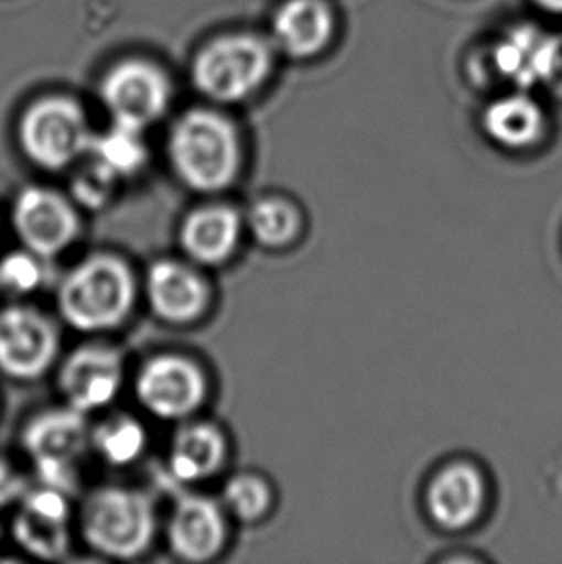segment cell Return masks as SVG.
<instances>
[{
    "label": "cell",
    "mask_w": 562,
    "mask_h": 564,
    "mask_svg": "<svg viewBox=\"0 0 562 564\" xmlns=\"http://www.w3.org/2000/svg\"><path fill=\"white\" fill-rule=\"evenodd\" d=\"M139 282L130 262L116 252H93L64 274L56 306L69 328L97 336L122 328L138 305Z\"/></svg>",
    "instance_id": "cell-1"
},
{
    "label": "cell",
    "mask_w": 562,
    "mask_h": 564,
    "mask_svg": "<svg viewBox=\"0 0 562 564\" xmlns=\"http://www.w3.org/2000/svg\"><path fill=\"white\" fill-rule=\"evenodd\" d=\"M167 161L175 180L197 195L231 189L244 169L236 126L213 110L183 115L167 138Z\"/></svg>",
    "instance_id": "cell-2"
},
{
    "label": "cell",
    "mask_w": 562,
    "mask_h": 564,
    "mask_svg": "<svg viewBox=\"0 0 562 564\" xmlns=\"http://www.w3.org/2000/svg\"><path fill=\"white\" fill-rule=\"evenodd\" d=\"M77 527L93 553L115 561H136L152 550L159 517L152 497L143 489L102 486L85 496Z\"/></svg>",
    "instance_id": "cell-3"
},
{
    "label": "cell",
    "mask_w": 562,
    "mask_h": 564,
    "mask_svg": "<svg viewBox=\"0 0 562 564\" xmlns=\"http://www.w3.org/2000/svg\"><path fill=\"white\" fill-rule=\"evenodd\" d=\"M20 443L41 486L76 496L82 481L79 460L91 449L87 414L68 404L37 412L23 424Z\"/></svg>",
    "instance_id": "cell-4"
},
{
    "label": "cell",
    "mask_w": 562,
    "mask_h": 564,
    "mask_svg": "<svg viewBox=\"0 0 562 564\" xmlns=\"http://www.w3.org/2000/svg\"><path fill=\"white\" fill-rule=\"evenodd\" d=\"M18 139L33 166L62 172L87 154L93 133L76 100L48 97L25 110Z\"/></svg>",
    "instance_id": "cell-5"
},
{
    "label": "cell",
    "mask_w": 562,
    "mask_h": 564,
    "mask_svg": "<svg viewBox=\"0 0 562 564\" xmlns=\"http://www.w3.org/2000/svg\"><path fill=\"white\" fill-rule=\"evenodd\" d=\"M133 391L139 406L162 422L195 419L210 397V380L201 362L182 352H159L139 367Z\"/></svg>",
    "instance_id": "cell-6"
},
{
    "label": "cell",
    "mask_w": 562,
    "mask_h": 564,
    "mask_svg": "<svg viewBox=\"0 0 562 564\" xmlns=\"http://www.w3.org/2000/svg\"><path fill=\"white\" fill-rule=\"evenodd\" d=\"M272 54L252 35H229L213 41L198 53L193 77L206 97L236 102L249 97L267 79Z\"/></svg>",
    "instance_id": "cell-7"
},
{
    "label": "cell",
    "mask_w": 562,
    "mask_h": 564,
    "mask_svg": "<svg viewBox=\"0 0 562 564\" xmlns=\"http://www.w3.org/2000/svg\"><path fill=\"white\" fill-rule=\"evenodd\" d=\"M12 228L23 249L39 259H58L82 236V214L69 195L46 185H28L12 203Z\"/></svg>",
    "instance_id": "cell-8"
},
{
    "label": "cell",
    "mask_w": 562,
    "mask_h": 564,
    "mask_svg": "<svg viewBox=\"0 0 562 564\" xmlns=\"http://www.w3.org/2000/svg\"><path fill=\"white\" fill-rule=\"evenodd\" d=\"M61 352V334L48 314L30 305L0 311V375L35 381L51 372Z\"/></svg>",
    "instance_id": "cell-9"
},
{
    "label": "cell",
    "mask_w": 562,
    "mask_h": 564,
    "mask_svg": "<svg viewBox=\"0 0 562 564\" xmlns=\"http://www.w3.org/2000/svg\"><path fill=\"white\" fill-rule=\"evenodd\" d=\"M126 380L123 355L115 345H79L62 360L56 386L64 404L84 414L105 411L115 403Z\"/></svg>",
    "instance_id": "cell-10"
},
{
    "label": "cell",
    "mask_w": 562,
    "mask_h": 564,
    "mask_svg": "<svg viewBox=\"0 0 562 564\" xmlns=\"http://www.w3.org/2000/svg\"><path fill=\"white\" fill-rule=\"evenodd\" d=\"M10 534L15 545L37 561H62L72 550V503L58 489L39 484L23 494Z\"/></svg>",
    "instance_id": "cell-11"
},
{
    "label": "cell",
    "mask_w": 562,
    "mask_h": 564,
    "mask_svg": "<svg viewBox=\"0 0 562 564\" xmlns=\"http://www.w3.org/2000/svg\"><path fill=\"white\" fill-rule=\"evenodd\" d=\"M203 268L187 259H159L144 274V299L151 313L170 326H191L213 306V285Z\"/></svg>",
    "instance_id": "cell-12"
},
{
    "label": "cell",
    "mask_w": 562,
    "mask_h": 564,
    "mask_svg": "<svg viewBox=\"0 0 562 564\" xmlns=\"http://www.w3.org/2000/svg\"><path fill=\"white\" fill-rule=\"evenodd\" d=\"M167 551L177 561L210 563L220 557L229 538V517L218 499L183 491L166 520Z\"/></svg>",
    "instance_id": "cell-13"
},
{
    "label": "cell",
    "mask_w": 562,
    "mask_h": 564,
    "mask_svg": "<svg viewBox=\"0 0 562 564\" xmlns=\"http://www.w3.org/2000/svg\"><path fill=\"white\" fill-rule=\"evenodd\" d=\"M102 102L112 116V123L143 131L164 115L170 100L166 76L141 61L122 62L100 87Z\"/></svg>",
    "instance_id": "cell-14"
},
{
    "label": "cell",
    "mask_w": 562,
    "mask_h": 564,
    "mask_svg": "<svg viewBox=\"0 0 562 564\" xmlns=\"http://www.w3.org/2000/svg\"><path fill=\"white\" fill-rule=\"evenodd\" d=\"M245 216L228 203H205L191 208L177 228V245L183 259L198 268H218L234 259L241 236Z\"/></svg>",
    "instance_id": "cell-15"
},
{
    "label": "cell",
    "mask_w": 562,
    "mask_h": 564,
    "mask_svg": "<svg viewBox=\"0 0 562 564\" xmlns=\"http://www.w3.org/2000/svg\"><path fill=\"white\" fill-rule=\"evenodd\" d=\"M228 435L210 420L180 422L167 447V474L182 486L213 480L228 463Z\"/></svg>",
    "instance_id": "cell-16"
},
{
    "label": "cell",
    "mask_w": 562,
    "mask_h": 564,
    "mask_svg": "<svg viewBox=\"0 0 562 564\" xmlns=\"http://www.w3.org/2000/svg\"><path fill=\"white\" fill-rule=\"evenodd\" d=\"M486 505L482 474L468 465H453L433 478L428 491V511L440 527L461 530L478 519Z\"/></svg>",
    "instance_id": "cell-17"
},
{
    "label": "cell",
    "mask_w": 562,
    "mask_h": 564,
    "mask_svg": "<svg viewBox=\"0 0 562 564\" xmlns=\"http://www.w3.org/2000/svg\"><path fill=\"white\" fill-rule=\"evenodd\" d=\"M334 33V15L322 0H288L274 18V35L285 53L306 58L320 53Z\"/></svg>",
    "instance_id": "cell-18"
},
{
    "label": "cell",
    "mask_w": 562,
    "mask_h": 564,
    "mask_svg": "<svg viewBox=\"0 0 562 564\" xmlns=\"http://www.w3.org/2000/svg\"><path fill=\"white\" fill-rule=\"evenodd\" d=\"M484 130L497 145L526 149L540 139L543 112L525 95H510L487 107Z\"/></svg>",
    "instance_id": "cell-19"
},
{
    "label": "cell",
    "mask_w": 562,
    "mask_h": 564,
    "mask_svg": "<svg viewBox=\"0 0 562 564\" xmlns=\"http://www.w3.org/2000/svg\"><path fill=\"white\" fill-rule=\"evenodd\" d=\"M149 447V432L141 420L116 412L91 427V449L105 465L126 468L136 465Z\"/></svg>",
    "instance_id": "cell-20"
},
{
    "label": "cell",
    "mask_w": 562,
    "mask_h": 564,
    "mask_svg": "<svg viewBox=\"0 0 562 564\" xmlns=\"http://www.w3.org/2000/svg\"><path fill=\"white\" fill-rule=\"evenodd\" d=\"M89 161L108 172L118 182L131 180L147 166L149 151L143 141V131L131 130L112 123L102 135H93Z\"/></svg>",
    "instance_id": "cell-21"
},
{
    "label": "cell",
    "mask_w": 562,
    "mask_h": 564,
    "mask_svg": "<svg viewBox=\"0 0 562 564\" xmlns=\"http://www.w3.org/2000/svg\"><path fill=\"white\" fill-rule=\"evenodd\" d=\"M301 213L283 197H260L245 214V228L264 249H283L301 234Z\"/></svg>",
    "instance_id": "cell-22"
},
{
    "label": "cell",
    "mask_w": 562,
    "mask_h": 564,
    "mask_svg": "<svg viewBox=\"0 0 562 564\" xmlns=\"http://www.w3.org/2000/svg\"><path fill=\"white\" fill-rule=\"evenodd\" d=\"M545 35L530 25H520L510 30L495 45V68L501 76L520 87L538 84V64Z\"/></svg>",
    "instance_id": "cell-23"
},
{
    "label": "cell",
    "mask_w": 562,
    "mask_h": 564,
    "mask_svg": "<svg viewBox=\"0 0 562 564\" xmlns=\"http://www.w3.org/2000/svg\"><path fill=\"white\" fill-rule=\"evenodd\" d=\"M220 501L229 519L257 524L272 511L274 491L260 474L239 473L229 476L224 484Z\"/></svg>",
    "instance_id": "cell-24"
},
{
    "label": "cell",
    "mask_w": 562,
    "mask_h": 564,
    "mask_svg": "<svg viewBox=\"0 0 562 564\" xmlns=\"http://www.w3.org/2000/svg\"><path fill=\"white\" fill-rule=\"evenodd\" d=\"M45 260L28 249L0 257V293L8 297H30L45 282Z\"/></svg>",
    "instance_id": "cell-25"
},
{
    "label": "cell",
    "mask_w": 562,
    "mask_h": 564,
    "mask_svg": "<svg viewBox=\"0 0 562 564\" xmlns=\"http://www.w3.org/2000/svg\"><path fill=\"white\" fill-rule=\"evenodd\" d=\"M118 180L110 176L108 172L99 169L95 162L89 161V166H85L69 185V197L76 203L79 210H89V213H99L107 208L116 195Z\"/></svg>",
    "instance_id": "cell-26"
},
{
    "label": "cell",
    "mask_w": 562,
    "mask_h": 564,
    "mask_svg": "<svg viewBox=\"0 0 562 564\" xmlns=\"http://www.w3.org/2000/svg\"><path fill=\"white\" fill-rule=\"evenodd\" d=\"M538 84L562 97V33L545 35L538 64Z\"/></svg>",
    "instance_id": "cell-27"
},
{
    "label": "cell",
    "mask_w": 562,
    "mask_h": 564,
    "mask_svg": "<svg viewBox=\"0 0 562 564\" xmlns=\"http://www.w3.org/2000/svg\"><path fill=\"white\" fill-rule=\"evenodd\" d=\"M28 489L25 476L10 460L0 457V511L20 503Z\"/></svg>",
    "instance_id": "cell-28"
},
{
    "label": "cell",
    "mask_w": 562,
    "mask_h": 564,
    "mask_svg": "<svg viewBox=\"0 0 562 564\" xmlns=\"http://www.w3.org/2000/svg\"><path fill=\"white\" fill-rule=\"evenodd\" d=\"M543 10L553 12V14H562V0H536Z\"/></svg>",
    "instance_id": "cell-29"
},
{
    "label": "cell",
    "mask_w": 562,
    "mask_h": 564,
    "mask_svg": "<svg viewBox=\"0 0 562 564\" xmlns=\"http://www.w3.org/2000/svg\"><path fill=\"white\" fill-rule=\"evenodd\" d=\"M2 535H4V528H2V522H0V543H2Z\"/></svg>",
    "instance_id": "cell-30"
}]
</instances>
